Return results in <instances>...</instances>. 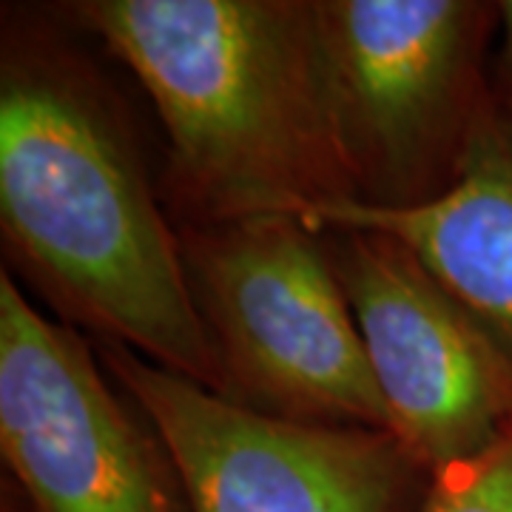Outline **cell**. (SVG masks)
Returning a JSON list of instances; mask_svg holds the SVG:
<instances>
[{
  "label": "cell",
  "instance_id": "cell-3",
  "mask_svg": "<svg viewBox=\"0 0 512 512\" xmlns=\"http://www.w3.org/2000/svg\"><path fill=\"white\" fill-rule=\"evenodd\" d=\"M353 202L402 211L458 183L493 109L498 3L316 0Z\"/></svg>",
  "mask_w": 512,
  "mask_h": 512
},
{
  "label": "cell",
  "instance_id": "cell-8",
  "mask_svg": "<svg viewBox=\"0 0 512 512\" xmlns=\"http://www.w3.org/2000/svg\"><path fill=\"white\" fill-rule=\"evenodd\" d=\"M305 225L370 228L404 242L512 356V126L495 97L458 183L444 197L402 211L330 202Z\"/></svg>",
  "mask_w": 512,
  "mask_h": 512
},
{
  "label": "cell",
  "instance_id": "cell-6",
  "mask_svg": "<svg viewBox=\"0 0 512 512\" xmlns=\"http://www.w3.org/2000/svg\"><path fill=\"white\" fill-rule=\"evenodd\" d=\"M0 271V456L29 512H191L157 427Z\"/></svg>",
  "mask_w": 512,
  "mask_h": 512
},
{
  "label": "cell",
  "instance_id": "cell-5",
  "mask_svg": "<svg viewBox=\"0 0 512 512\" xmlns=\"http://www.w3.org/2000/svg\"><path fill=\"white\" fill-rule=\"evenodd\" d=\"M97 356L163 436L191 512H419L430 490L390 430L274 419L117 342Z\"/></svg>",
  "mask_w": 512,
  "mask_h": 512
},
{
  "label": "cell",
  "instance_id": "cell-11",
  "mask_svg": "<svg viewBox=\"0 0 512 512\" xmlns=\"http://www.w3.org/2000/svg\"><path fill=\"white\" fill-rule=\"evenodd\" d=\"M0 512H29L26 501L20 498V493L9 481L3 484V504H0Z\"/></svg>",
  "mask_w": 512,
  "mask_h": 512
},
{
  "label": "cell",
  "instance_id": "cell-10",
  "mask_svg": "<svg viewBox=\"0 0 512 512\" xmlns=\"http://www.w3.org/2000/svg\"><path fill=\"white\" fill-rule=\"evenodd\" d=\"M501 49L493 66V97L501 117L512 126V0L498 3Z\"/></svg>",
  "mask_w": 512,
  "mask_h": 512
},
{
  "label": "cell",
  "instance_id": "cell-2",
  "mask_svg": "<svg viewBox=\"0 0 512 512\" xmlns=\"http://www.w3.org/2000/svg\"><path fill=\"white\" fill-rule=\"evenodd\" d=\"M57 15L100 37L151 97L177 225L305 222L353 200L316 0H74Z\"/></svg>",
  "mask_w": 512,
  "mask_h": 512
},
{
  "label": "cell",
  "instance_id": "cell-7",
  "mask_svg": "<svg viewBox=\"0 0 512 512\" xmlns=\"http://www.w3.org/2000/svg\"><path fill=\"white\" fill-rule=\"evenodd\" d=\"M348 296L390 433L436 476L512 427V356L404 242L370 228L319 231Z\"/></svg>",
  "mask_w": 512,
  "mask_h": 512
},
{
  "label": "cell",
  "instance_id": "cell-1",
  "mask_svg": "<svg viewBox=\"0 0 512 512\" xmlns=\"http://www.w3.org/2000/svg\"><path fill=\"white\" fill-rule=\"evenodd\" d=\"M0 228L12 268L66 325L222 396V373L123 111L43 23L0 49Z\"/></svg>",
  "mask_w": 512,
  "mask_h": 512
},
{
  "label": "cell",
  "instance_id": "cell-9",
  "mask_svg": "<svg viewBox=\"0 0 512 512\" xmlns=\"http://www.w3.org/2000/svg\"><path fill=\"white\" fill-rule=\"evenodd\" d=\"M419 512H512V427L481 456L439 470Z\"/></svg>",
  "mask_w": 512,
  "mask_h": 512
},
{
  "label": "cell",
  "instance_id": "cell-4",
  "mask_svg": "<svg viewBox=\"0 0 512 512\" xmlns=\"http://www.w3.org/2000/svg\"><path fill=\"white\" fill-rule=\"evenodd\" d=\"M222 399L305 424L390 430L345 288L296 217L177 225Z\"/></svg>",
  "mask_w": 512,
  "mask_h": 512
}]
</instances>
